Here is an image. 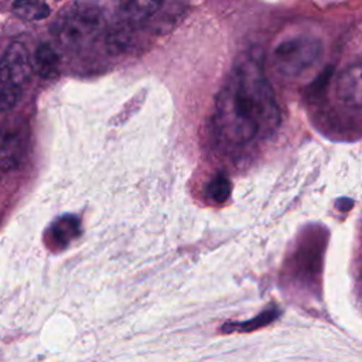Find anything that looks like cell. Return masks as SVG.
Listing matches in <instances>:
<instances>
[{
    "instance_id": "12",
    "label": "cell",
    "mask_w": 362,
    "mask_h": 362,
    "mask_svg": "<svg viewBox=\"0 0 362 362\" xmlns=\"http://www.w3.org/2000/svg\"><path fill=\"white\" fill-rule=\"evenodd\" d=\"M230 189H232V185L228 177H225L223 174H218L209 181L206 192L212 201L222 204L229 198Z\"/></svg>"
},
{
    "instance_id": "2",
    "label": "cell",
    "mask_w": 362,
    "mask_h": 362,
    "mask_svg": "<svg viewBox=\"0 0 362 362\" xmlns=\"http://www.w3.org/2000/svg\"><path fill=\"white\" fill-rule=\"evenodd\" d=\"M322 42L313 35H294L280 41L272 59L276 71L286 78H297L313 69L322 58Z\"/></svg>"
},
{
    "instance_id": "4",
    "label": "cell",
    "mask_w": 362,
    "mask_h": 362,
    "mask_svg": "<svg viewBox=\"0 0 362 362\" xmlns=\"http://www.w3.org/2000/svg\"><path fill=\"white\" fill-rule=\"evenodd\" d=\"M28 124L21 116H8L0 124V171L14 170L25 157Z\"/></svg>"
},
{
    "instance_id": "11",
    "label": "cell",
    "mask_w": 362,
    "mask_h": 362,
    "mask_svg": "<svg viewBox=\"0 0 362 362\" xmlns=\"http://www.w3.org/2000/svg\"><path fill=\"white\" fill-rule=\"evenodd\" d=\"M13 11L20 18L28 21L44 20L51 13L49 7L41 1H16L13 4Z\"/></svg>"
},
{
    "instance_id": "10",
    "label": "cell",
    "mask_w": 362,
    "mask_h": 362,
    "mask_svg": "<svg viewBox=\"0 0 362 362\" xmlns=\"http://www.w3.org/2000/svg\"><path fill=\"white\" fill-rule=\"evenodd\" d=\"M49 232H51V238H52L54 243H57L58 246H65L72 239H75L78 236L79 222L72 215L61 216L51 225Z\"/></svg>"
},
{
    "instance_id": "3",
    "label": "cell",
    "mask_w": 362,
    "mask_h": 362,
    "mask_svg": "<svg viewBox=\"0 0 362 362\" xmlns=\"http://www.w3.org/2000/svg\"><path fill=\"white\" fill-rule=\"evenodd\" d=\"M100 25V13L90 4H75L55 21L52 31L65 48H81L89 42Z\"/></svg>"
},
{
    "instance_id": "13",
    "label": "cell",
    "mask_w": 362,
    "mask_h": 362,
    "mask_svg": "<svg viewBox=\"0 0 362 362\" xmlns=\"http://www.w3.org/2000/svg\"><path fill=\"white\" fill-rule=\"evenodd\" d=\"M21 99V88L0 81V112L11 110Z\"/></svg>"
},
{
    "instance_id": "1",
    "label": "cell",
    "mask_w": 362,
    "mask_h": 362,
    "mask_svg": "<svg viewBox=\"0 0 362 362\" xmlns=\"http://www.w3.org/2000/svg\"><path fill=\"white\" fill-rule=\"evenodd\" d=\"M215 122L226 140L239 144L277 129L280 110L273 89L252 55L239 58L221 88Z\"/></svg>"
},
{
    "instance_id": "7",
    "label": "cell",
    "mask_w": 362,
    "mask_h": 362,
    "mask_svg": "<svg viewBox=\"0 0 362 362\" xmlns=\"http://www.w3.org/2000/svg\"><path fill=\"white\" fill-rule=\"evenodd\" d=\"M161 6L163 3L160 1H147V0L123 3L119 8L120 21L137 28L140 24L150 21Z\"/></svg>"
},
{
    "instance_id": "14",
    "label": "cell",
    "mask_w": 362,
    "mask_h": 362,
    "mask_svg": "<svg viewBox=\"0 0 362 362\" xmlns=\"http://www.w3.org/2000/svg\"><path fill=\"white\" fill-rule=\"evenodd\" d=\"M273 317H274L273 311H267V313L259 315L257 318H255V320H252V321H246L245 324H242V325H240V329H253V328H257V327H260V325L267 324L270 320H273Z\"/></svg>"
},
{
    "instance_id": "9",
    "label": "cell",
    "mask_w": 362,
    "mask_h": 362,
    "mask_svg": "<svg viewBox=\"0 0 362 362\" xmlns=\"http://www.w3.org/2000/svg\"><path fill=\"white\" fill-rule=\"evenodd\" d=\"M134 27L119 21L106 35V47L112 54H122L124 52L130 44L133 42L134 37Z\"/></svg>"
},
{
    "instance_id": "6",
    "label": "cell",
    "mask_w": 362,
    "mask_h": 362,
    "mask_svg": "<svg viewBox=\"0 0 362 362\" xmlns=\"http://www.w3.org/2000/svg\"><path fill=\"white\" fill-rule=\"evenodd\" d=\"M338 100L349 109H362V61L344 68L337 78Z\"/></svg>"
},
{
    "instance_id": "8",
    "label": "cell",
    "mask_w": 362,
    "mask_h": 362,
    "mask_svg": "<svg viewBox=\"0 0 362 362\" xmlns=\"http://www.w3.org/2000/svg\"><path fill=\"white\" fill-rule=\"evenodd\" d=\"M33 69L42 78H54L59 69V55L48 44L38 45L33 58Z\"/></svg>"
},
{
    "instance_id": "5",
    "label": "cell",
    "mask_w": 362,
    "mask_h": 362,
    "mask_svg": "<svg viewBox=\"0 0 362 362\" xmlns=\"http://www.w3.org/2000/svg\"><path fill=\"white\" fill-rule=\"evenodd\" d=\"M33 59L24 44L11 42L0 58V81L21 88L30 79Z\"/></svg>"
}]
</instances>
